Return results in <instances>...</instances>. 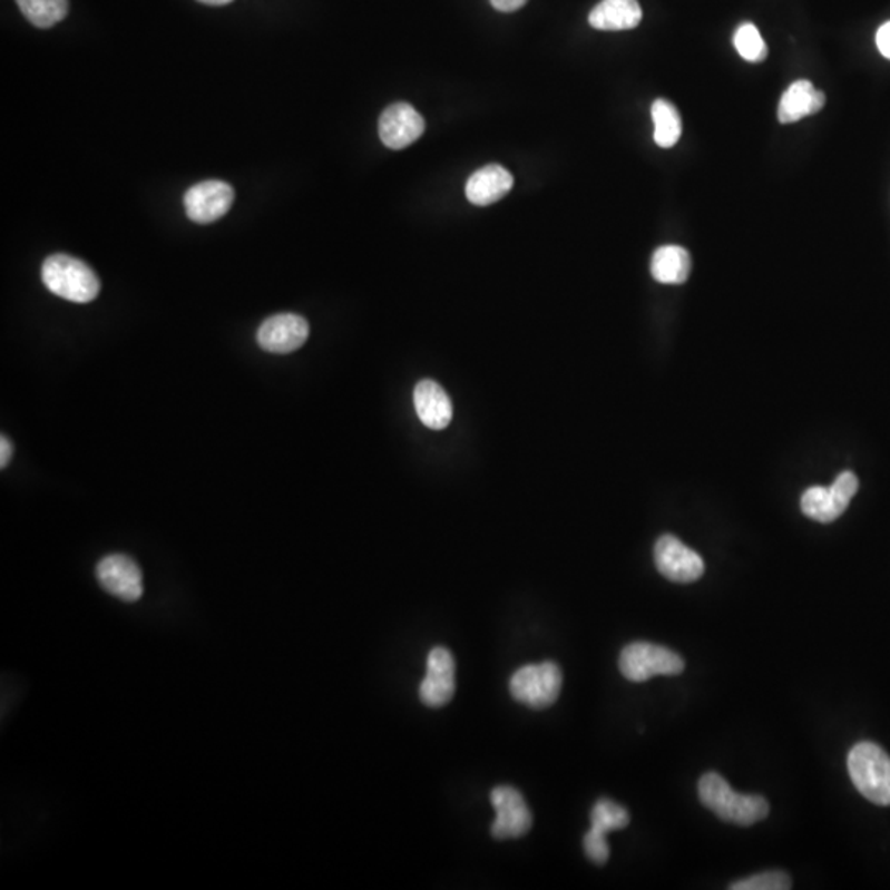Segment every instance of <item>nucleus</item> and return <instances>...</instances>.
Masks as SVG:
<instances>
[{
	"label": "nucleus",
	"mask_w": 890,
	"mask_h": 890,
	"mask_svg": "<svg viewBox=\"0 0 890 890\" xmlns=\"http://www.w3.org/2000/svg\"><path fill=\"white\" fill-rule=\"evenodd\" d=\"M422 116L408 102H397L384 109L380 118V137L384 146L401 150L424 134Z\"/></svg>",
	"instance_id": "nucleus-14"
},
{
	"label": "nucleus",
	"mask_w": 890,
	"mask_h": 890,
	"mask_svg": "<svg viewBox=\"0 0 890 890\" xmlns=\"http://www.w3.org/2000/svg\"><path fill=\"white\" fill-rule=\"evenodd\" d=\"M414 405L422 424L432 431H442L452 419V403L436 381L422 380L415 384Z\"/></svg>",
	"instance_id": "nucleus-16"
},
{
	"label": "nucleus",
	"mask_w": 890,
	"mask_h": 890,
	"mask_svg": "<svg viewBox=\"0 0 890 890\" xmlns=\"http://www.w3.org/2000/svg\"><path fill=\"white\" fill-rule=\"evenodd\" d=\"M858 488L859 480L854 473H840L830 488H809L802 497V511L818 524H831L847 511Z\"/></svg>",
	"instance_id": "nucleus-6"
},
{
	"label": "nucleus",
	"mask_w": 890,
	"mask_h": 890,
	"mask_svg": "<svg viewBox=\"0 0 890 890\" xmlns=\"http://www.w3.org/2000/svg\"><path fill=\"white\" fill-rule=\"evenodd\" d=\"M697 793L707 810L716 813L726 823L737 827H752L765 820L770 811L764 796L735 793L726 780L716 772L704 773L701 776Z\"/></svg>",
	"instance_id": "nucleus-1"
},
{
	"label": "nucleus",
	"mask_w": 890,
	"mask_h": 890,
	"mask_svg": "<svg viewBox=\"0 0 890 890\" xmlns=\"http://www.w3.org/2000/svg\"><path fill=\"white\" fill-rule=\"evenodd\" d=\"M590 821H593V827L584 837V851L594 864L603 865L606 864L608 854H610L606 840L607 833L627 828L630 823V814L618 803L600 799L594 805Z\"/></svg>",
	"instance_id": "nucleus-10"
},
{
	"label": "nucleus",
	"mask_w": 890,
	"mask_h": 890,
	"mask_svg": "<svg viewBox=\"0 0 890 890\" xmlns=\"http://www.w3.org/2000/svg\"><path fill=\"white\" fill-rule=\"evenodd\" d=\"M41 281L51 294L77 304L95 301L101 291V283L95 271L68 254L47 257L41 266Z\"/></svg>",
	"instance_id": "nucleus-2"
},
{
	"label": "nucleus",
	"mask_w": 890,
	"mask_h": 890,
	"mask_svg": "<svg viewBox=\"0 0 890 890\" xmlns=\"http://www.w3.org/2000/svg\"><path fill=\"white\" fill-rule=\"evenodd\" d=\"M12 442H10L6 436H2V439H0V467H2V469H6V467L9 466L10 459H12Z\"/></svg>",
	"instance_id": "nucleus-26"
},
{
	"label": "nucleus",
	"mask_w": 890,
	"mask_h": 890,
	"mask_svg": "<svg viewBox=\"0 0 890 890\" xmlns=\"http://www.w3.org/2000/svg\"><path fill=\"white\" fill-rule=\"evenodd\" d=\"M490 2L493 9L500 10V12H515V10L521 9L528 0H490Z\"/></svg>",
	"instance_id": "nucleus-25"
},
{
	"label": "nucleus",
	"mask_w": 890,
	"mask_h": 890,
	"mask_svg": "<svg viewBox=\"0 0 890 890\" xmlns=\"http://www.w3.org/2000/svg\"><path fill=\"white\" fill-rule=\"evenodd\" d=\"M731 890H789L792 889V879L783 871H767L752 878L734 882Z\"/></svg>",
	"instance_id": "nucleus-23"
},
{
	"label": "nucleus",
	"mask_w": 890,
	"mask_h": 890,
	"mask_svg": "<svg viewBox=\"0 0 890 890\" xmlns=\"http://www.w3.org/2000/svg\"><path fill=\"white\" fill-rule=\"evenodd\" d=\"M563 688L561 668L555 662L527 665L510 679V693L531 710H546L558 701Z\"/></svg>",
	"instance_id": "nucleus-5"
},
{
	"label": "nucleus",
	"mask_w": 890,
	"mask_h": 890,
	"mask_svg": "<svg viewBox=\"0 0 890 890\" xmlns=\"http://www.w3.org/2000/svg\"><path fill=\"white\" fill-rule=\"evenodd\" d=\"M852 783L864 799L879 806L890 805V757L874 742H859L848 755Z\"/></svg>",
	"instance_id": "nucleus-3"
},
{
	"label": "nucleus",
	"mask_w": 890,
	"mask_h": 890,
	"mask_svg": "<svg viewBox=\"0 0 890 890\" xmlns=\"http://www.w3.org/2000/svg\"><path fill=\"white\" fill-rule=\"evenodd\" d=\"M653 556L656 569L673 583H694L704 574L703 558L676 536L665 535L658 538Z\"/></svg>",
	"instance_id": "nucleus-8"
},
{
	"label": "nucleus",
	"mask_w": 890,
	"mask_h": 890,
	"mask_svg": "<svg viewBox=\"0 0 890 890\" xmlns=\"http://www.w3.org/2000/svg\"><path fill=\"white\" fill-rule=\"evenodd\" d=\"M96 577L102 589L118 599L134 603L143 597V573L129 556H106L96 567Z\"/></svg>",
	"instance_id": "nucleus-11"
},
{
	"label": "nucleus",
	"mask_w": 890,
	"mask_h": 890,
	"mask_svg": "<svg viewBox=\"0 0 890 890\" xmlns=\"http://www.w3.org/2000/svg\"><path fill=\"white\" fill-rule=\"evenodd\" d=\"M652 118L655 124V143L663 149L675 146L683 133L682 118L675 106L666 99H656L652 106Z\"/></svg>",
	"instance_id": "nucleus-20"
},
{
	"label": "nucleus",
	"mask_w": 890,
	"mask_h": 890,
	"mask_svg": "<svg viewBox=\"0 0 890 890\" xmlns=\"http://www.w3.org/2000/svg\"><path fill=\"white\" fill-rule=\"evenodd\" d=\"M649 271L655 281L662 284H683L689 277L691 257L688 251L682 246L658 247L653 253Z\"/></svg>",
	"instance_id": "nucleus-19"
},
{
	"label": "nucleus",
	"mask_w": 890,
	"mask_h": 890,
	"mask_svg": "<svg viewBox=\"0 0 890 890\" xmlns=\"http://www.w3.org/2000/svg\"><path fill=\"white\" fill-rule=\"evenodd\" d=\"M456 693V663L452 653L446 647L431 649L428 669L419 686V696L429 707H442L450 703Z\"/></svg>",
	"instance_id": "nucleus-12"
},
{
	"label": "nucleus",
	"mask_w": 890,
	"mask_h": 890,
	"mask_svg": "<svg viewBox=\"0 0 890 890\" xmlns=\"http://www.w3.org/2000/svg\"><path fill=\"white\" fill-rule=\"evenodd\" d=\"M876 41H878L879 51L890 60V22L884 23V26L879 29Z\"/></svg>",
	"instance_id": "nucleus-24"
},
{
	"label": "nucleus",
	"mask_w": 890,
	"mask_h": 890,
	"mask_svg": "<svg viewBox=\"0 0 890 890\" xmlns=\"http://www.w3.org/2000/svg\"><path fill=\"white\" fill-rule=\"evenodd\" d=\"M734 47L745 61L761 63L767 58V45L754 23H742L734 33Z\"/></svg>",
	"instance_id": "nucleus-22"
},
{
	"label": "nucleus",
	"mask_w": 890,
	"mask_h": 890,
	"mask_svg": "<svg viewBox=\"0 0 890 890\" xmlns=\"http://www.w3.org/2000/svg\"><path fill=\"white\" fill-rule=\"evenodd\" d=\"M235 201L232 185L222 180H206L188 188L184 197L185 212L192 222L208 225L225 216Z\"/></svg>",
	"instance_id": "nucleus-9"
},
{
	"label": "nucleus",
	"mask_w": 890,
	"mask_h": 890,
	"mask_svg": "<svg viewBox=\"0 0 890 890\" xmlns=\"http://www.w3.org/2000/svg\"><path fill=\"white\" fill-rule=\"evenodd\" d=\"M491 805L497 811L491 837L495 840H515L531 830L532 816L521 793L514 786L501 785L491 790Z\"/></svg>",
	"instance_id": "nucleus-7"
},
{
	"label": "nucleus",
	"mask_w": 890,
	"mask_h": 890,
	"mask_svg": "<svg viewBox=\"0 0 890 890\" xmlns=\"http://www.w3.org/2000/svg\"><path fill=\"white\" fill-rule=\"evenodd\" d=\"M23 16L39 29H50L67 17L68 0H16Z\"/></svg>",
	"instance_id": "nucleus-21"
},
{
	"label": "nucleus",
	"mask_w": 890,
	"mask_h": 890,
	"mask_svg": "<svg viewBox=\"0 0 890 890\" xmlns=\"http://www.w3.org/2000/svg\"><path fill=\"white\" fill-rule=\"evenodd\" d=\"M198 2L206 3V6H226L233 0H198Z\"/></svg>",
	"instance_id": "nucleus-27"
},
{
	"label": "nucleus",
	"mask_w": 890,
	"mask_h": 890,
	"mask_svg": "<svg viewBox=\"0 0 890 890\" xmlns=\"http://www.w3.org/2000/svg\"><path fill=\"white\" fill-rule=\"evenodd\" d=\"M514 187V175L498 164L486 165L470 175L466 185V195L477 206H488L501 201Z\"/></svg>",
	"instance_id": "nucleus-15"
},
{
	"label": "nucleus",
	"mask_w": 890,
	"mask_h": 890,
	"mask_svg": "<svg viewBox=\"0 0 890 890\" xmlns=\"http://www.w3.org/2000/svg\"><path fill=\"white\" fill-rule=\"evenodd\" d=\"M309 332L307 321L301 315L277 314L263 322L256 339L264 352L285 355L301 349L309 339Z\"/></svg>",
	"instance_id": "nucleus-13"
},
{
	"label": "nucleus",
	"mask_w": 890,
	"mask_h": 890,
	"mask_svg": "<svg viewBox=\"0 0 890 890\" xmlns=\"http://www.w3.org/2000/svg\"><path fill=\"white\" fill-rule=\"evenodd\" d=\"M824 102H827L824 92L814 88L810 81H795L786 88L780 99L779 121L782 124L802 121L820 113Z\"/></svg>",
	"instance_id": "nucleus-17"
},
{
	"label": "nucleus",
	"mask_w": 890,
	"mask_h": 890,
	"mask_svg": "<svg viewBox=\"0 0 890 890\" xmlns=\"http://www.w3.org/2000/svg\"><path fill=\"white\" fill-rule=\"evenodd\" d=\"M618 668L628 682L644 683L653 676H676L685 669V659L662 645L635 642L620 653Z\"/></svg>",
	"instance_id": "nucleus-4"
},
{
	"label": "nucleus",
	"mask_w": 890,
	"mask_h": 890,
	"mask_svg": "<svg viewBox=\"0 0 890 890\" xmlns=\"http://www.w3.org/2000/svg\"><path fill=\"white\" fill-rule=\"evenodd\" d=\"M640 3L637 0H603L589 16L590 27L606 32L632 30L642 22Z\"/></svg>",
	"instance_id": "nucleus-18"
}]
</instances>
